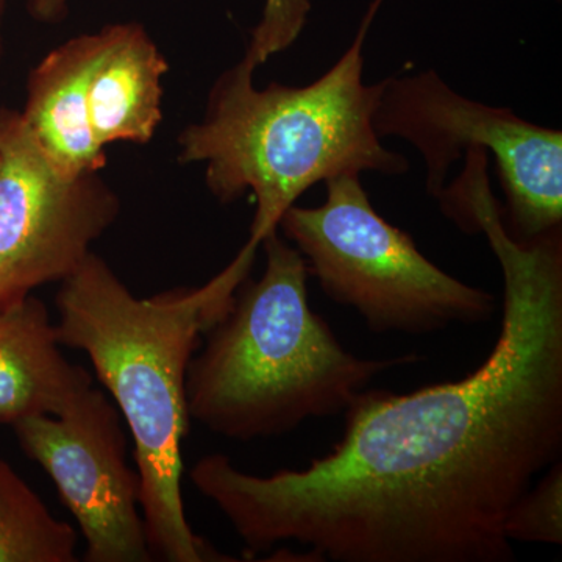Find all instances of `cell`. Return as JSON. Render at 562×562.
<instances>
[{"label": "cell", "instance_id": "8", "mask_svg": "<svg viewBox=\"0 0 562 562\" xmlns=\"http://www.w3.org/2000/svg\"><path fill=\"white\" fill-rule=\"evenodd\" d=\"M11 428L79 524L85 561L154 560L140 513L139 475L128 465L120 409L105 392L88 387L61 413L29 417Z\"/></svg>", "mask_w": 562, "mask_h": 562}, {"label": "cell", "instance_id": "15", "mask_svg": "<svg viewBox=\"0 0 562 562\" xmlns=\"http://www.w3.org/2000/svg\"><path fill=\"white\" fill-rule=\"evenodd\" d=\"M27 9L35 20L57 22L66 16L68 0H27Z\"/></svg>", "mask_w": 562, "mask_h": 562}, {"label": "cell", "instance_id": "14", "mask_svg": "<svg viewBox=\"0 0 562 562\" xmlns=\"http://www.w3.org/2000/svg\"><path fill=\"white\" fill-rule=\"evenodd\" d=\"M312 7L313 0H266L244 58L258 68L272 55L286 50L301 35Z\"/></svg>", "mask_w": 562, "mask_h": 562}, {"label": "cell", "instance_id": "10", "mask_svg": "<svg viewBox=\"0 0 562 562\" xmlns=\"http://www.w3.org/2000/svg\"><path fill=\"white\" fill-rule=\"evenodd\" d=\"M55 321L35 295L0 306V424L61 413L92 386L63 355Z\"/></svg>", "mask_w": 562, "mask_h": 562}, {"label": "cell", "instance_id": "2", "mask_svg": "<svg viewBox=\"0 0 562 562\" xmlns=\"http://www.w3.org/2000/svg\"><path fill=\"white\" fill-rule=\"evenodd\" d=\"M258 247L247 241L235 260L201 288L147 299L136 297L91 251L61 281L55 299L61 346L87 355L131 431L140 513L154 560L235 561L195 535L184 514L181 446L190 427L184 386L201 335L231 310Z\"/></svg>", "mask_w": 562, "mask_h": 562}, {"label": "cell", "instance_id": "11", "mask_svg": "<svg viewBox=\"0 0 562 562\" xmlns=\"http://www.w3.org/2000/svg\"><path fill=\"white\" fill-rule=\"evenodd\" d=\"M99 32L63 43L32 69L22 120L52 165L66 177L101 172L105 150L92 135L87 83Z\"/></svg>", "mask_w": 562, "mask_h": 562}, {"label": "cell", "instance_id": "1", "mask_svg": "<svg viewBox=\"0 0 562 562\" xmlns=\"http://www.w3.org/2000/svg\"><path fill=\"white\" fill-rule=\"evenodd\" d=\"M494 194L473 205L503 276L501 336L458 382L361 391L341 441L308 468L262 476L227 454L191 482L247 553L306 547L313 561L508 562L505 520L562 454V231L517 241Z\"/></svg>", "mask_w": 562, "mask_h": 562}, {"label": "cell", "instance_id": "9", "mask_svg": "<svg viewBox=\"0 0 562 562\" xmlns=\"http://www.w3.org/2000/svg\"><path fill=\"white\" fill-rule=\"evenodd\" d=\"M166 70L168 63L143 25L125 22L99 31L87 83L88 114L99 147L154 138L162 117Z\"/></svg>", "mask_w": 562, "mask_h": 562}, {"label": "cell", "instance_id": "7", "mask_svg": "<svg viewBox=\"0 0 562 562\" xmlns=\"http://www.w3.org/2000/svg\"><path fill=\"white\" fill-rule=\"evenodd\" d=\"M120 209L99 172L63 176L21 111L0 109V306L72 276Z\"/></svg>", "mask_w": 562, "mask_h": 562}, {"label": "cell", "instance_id": "12", "mask_svg": "<svg viewBox=\"0 0 562 562\" xmlns=\"http://www.w3.org/2000/svg\"><path fill=\"white\" fill-rule=\"evenodd\" d=\"M77 532L0 458V562H76Z\"/></svg>", "mask_w": 562, "mask_h": 562}, {"label": "cell", "instance_id": "16", "mask_svg": "<svg viewBox=\"0 0 562 562\" xmlns=\"http://www.w3.org/2000/svg\"><path fill=\"white\" fill-rule=\"evenodd\" d=\"M7 0H0V58H2V29H3V16H5Z\"/></svg>", "mask_w": 562, "mask_h": 562}, {"label": "cell", "instance_id": "6", "mask_svg": "<svg viewBox=\"0 0 562 562\" xmlns=\"http://www.w3.org/2000/svg\"><path fill=\"white\" fill-rule=\"evenodd\" d=\"M373 125L380 138L398 136L420 151L435 198L462 154L483 150L497 166L509 235L528 243L562 231L561 131L462 98L435 70L383 80Z\"/></svg>", "mask_w": 562, "mask_h": 562}, {"label": "cell", "instance_id": "5", "mask_svg": "<svg viewBox=\"0 0 562 562\" xmlns=\"http://www.w3.org/2000/svg\"><path fill=\"white\" fill-rule=\"evenodd\" d=\"M316 209L292 205L279 228L330 301L376 335H431L491 319L497 301L428 260L408 233L376 213L360 176L325 181Z\"/></svg>", "mask_w": 562, "mask_h": 562}, {"label": "cell", "instance_id": "17", "mask_svg": "<svg viewBox=\"0 0 562 562\" xmlns=\"http://www.w3.org/2000/svg\"><path fill=\"white\" fill-rule=\"evenodd\" d=\"M472 154H480V151H472ZM472 154H469V155H472ZM469 155H468V157H469ZM482 155H484V154H482ZM484 157H486V155H484ZM443 191H446V190H443ZM442 195H443V192H442ZM442 195H441V199H442ZM441 209H442V201H441Z\"/></svg>", "mask_w": 562, "mask_h": 562}, {"label": "cell", "instance_id": "4", "mask_svg": "<svg viewBox=\"0 0 562 562\" xmlns=\"http://www.w3.org/2000/svg\"><path fill=\"white\" fill-rule=\"evenodd\" d=\"M260 280L243 281L187 372L190 422L233 441L277 438L349 409L373 379L419 355L361 358L344 349L308 301L301 251L269 233Z\"/></svg>", "mask_w": 562, "mask_h": 562}, {"label": "cell", "instance_id": "13", "mask_svg": "<svg viewBox=\"0 0 562 562\" xmlns=\"http://www.w3.org/2000/svg\"><path fill=\"white\" fill-rule=\"evenodd\" d=\"M509 542L562 543V464L547 469L538 484L528 487L509 509L505 520Z\"/></svg>", "mask_w": 562, "mask_h": 562}, {"label": "cell", "instance_id": "3", "mask_svg": "<svg viewBox=\"0 0 562 562\" xmlns=\"http://www.w3.org/2000/svg\"><path fill=\"white\" fill-rule=\"evenodd\" d=\"M382 3L373 0L349 49L313 83L258 90L257 68L243 58L214 83L203 120L181 133L180 161L205 165L211 194L224 203L254 194L249 241L261 246L284 211L319 181L408 171L373 125L383 81L362 80V46Z\"/></svg>", "mask_w": 562, "mask_h": 562}]
</instances>
